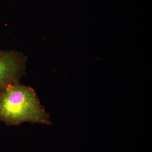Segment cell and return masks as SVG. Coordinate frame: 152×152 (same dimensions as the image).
<instances>
[{"label": "cell", "mask_w": 152, "mask_h": 152, "mask_svg": "<svg viewBox=\"0 0 152 152\" xmlns=\"http://www.w3.org/2000/svg\"><path fill=\"white\" fill-rule=\"evenodd\" d=\"M23 68L21 61L13 54L0 51V92L8 85L18 83Z\"/></svg>", "instance_id": "2"}, {"label": "cell", "mask_w": 152, "mask_h": 152, "mask_svg": "<svg viewBox=\"0 0 152 152\" xmlns=\"http://www.w3.org/2000/svg\"><path fill=\"white\" fill-rule=\"evenodd\" d=\"M0 120L8 126L24 122L51 125L34 90L18 83L0 92Z\"/></svg>", "instance_id": "1"}]
</instances>
